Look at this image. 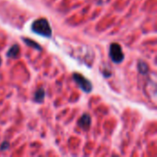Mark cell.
I'll use <instances>...</instances> for the list:
<instances>
[{
    "label": "cell",
    "mask_w": 157,
    "mask_h": 157,
    "mask_svg": "<svg viewBox=\"0 0 157 157\" xmlns=\"http://www.w3.org/2000/svg\"><path fill=\"white\" fill-rule=\"evenodd\" d=\"M31 29L34 33L39 34L45 38L52 37V28L46 18H38L31 24Z\"/></svg>",
    "instance_id": "6da1fadb"
},
{
    "label": "cell",
    "mask_w": 157,
    "mask_h": 157,
    "mask_svg": "<svg viewBox=\"0 0 157 157\" xmlns=\"http://www.w3.org/2000/svg\"><path fill=\"white\" fill-rule=\"evenodd\" d=\"M109 57L115 63H120L124 60V53L119 43H111L109 47Z\"/></svg>",
    "instance_id": "7a4b0ae2"
},
{
    "label": "cell",
    "mask_w": 157,
    "mask_h": 157,
    "mask_svg": "<svg viewBox=\"0 0 157 157\" xmlns=\"http://www.w3.org/2000/svg\"><path fill=\"white\" fill-rule=\"evenodd\" d=\"M73 79L74 81L76 83V85L86 93H89L92 91L93 86H92V83L86 78L83 75L79 74V73H75L73 75Z\"/></svg>",
    "instance_id": "3957f363"
},
{
    "label": "cell",
    "mask_w": 157,
    "mask_h": 157,
    "mask_svg": "<svg viewBox=\"0 0 157 157\" xmlns=\"http://www.w3.org/2000/svg\"><path fill=\"white\" fill-rule=\"evenodd\" d=\"M91 124V118L88 114H84L78 121V126L85 131H87Z\"/></svg>",
    "instance_id": "277c9868"
},
{
    "label": "cell",
    "mask_w": 157,
    "mask_h": 157,
    "mask_svg": "<svg viewBox=\"0 0 157 157\" xmlns=\"http://www.w3.org/2000/svg\"><path fill=\"white\" fill-rule=\"evenodd\" d=\"M19 52H20V48L17 44H14L6 52V56L8 58H13V59H16L17 58L18 54H19Z\"/></svg>",
    "instance_id": "5b68a950"
},
{
    "label": "cell",
    "mask_w": 157,
    "mask_h": 157,
    "mask_svg": "<svg viewBox=\"0 0 157 157\" xmlns=\"http://www.w3.org/2000/svg\"><path fill=\"white\" fill-rule=\"evenodd\" d=\"M45 91H44V89L43 88H39L36 92H35V94H34V98H33V100L35 101V102H37V103H42L43 102V100H44V98H45Z\"/></svg>",
    "instance_id": "8992f818"
},
{
    "label": "cell",
    "mask_w": 157,
    "mask_h": 157,
    "mask_svg": "<svg viewBox=\"0 0 157 157\" xmlns=\"http://www.w3.org/2000/svg\"><path fill=\"white\" fill-rule=\"evenodd\" d=\"M23 41H24L28 46L32 47V48H34V49H36V50H38V51H41V46H40L38 42H36V41L30 40V39H28V38H23Z\"/></svg>",
    "instance_id": "52a82bcc"
},
{
    "label": "cell",
    "mask_w": 157,
    "mask_h": 157,
    "mask_svg": "<svg viewBox=\"0 0 157 157\" xmlns=\"http://www.w3.org/2000/svg\"><path fill=\"white\" fill-rule=\"evenodd\" d=\"M138 70L142 75H146L149 73V66L145 62L140 61L138 63Z\"/></svg>",
    "instance_id": "ba28073f"
},
{
    "label": "cell",
    "mask_w": 157,
    "mask_h": 157,
    "mask_svg": "<svg viewBox=\"0 0 157 157\" xmlns=\"http://www.w3.org/2000/svg\"><path fill=\"white\" fill-rule=\"evenodd\" d=\"M9 148V144L7 142H4L1 145H0V151H6Z\"/></svg>",
    "instance_id": "9c48e42d"
},
{
    "label": "cell",
    "mask_w": 157,
    "mask_h": 157,
    "mask_svg": "<svg viewBox=\"0 0 157 157\" xmlns=\"http://www.w3.org/2000/svg\"><path fill=\"white\" fill-rule=\"evenodd\" d=\"M1 63H2V60H1V58H0V65H1Z\"/></svg>",
    "instance_id": "30bf717a"
}]
</instances>
